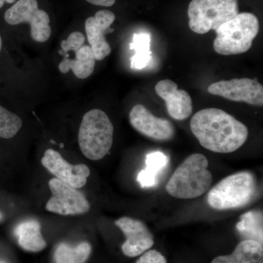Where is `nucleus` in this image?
Listing matches in <instances>:
<instances>
[{
    "label": "nucleus",
    "instance_id": "nucleus-7",
    "mask_svg": "<svg viewBox=\"0 0 263 263\" xmlns=\"http://www.w3.org/2000/svg\"><path fill=\"white\" fill-rule=\"evenodd\" d=\"M5 20L10 25L29 23L31 37L37 42H46L51 37L49 15L39 9L37 0H18L6 10Z\"/></svg>",
    "mask_w": 263,
    "mask_h": 263
},
{
    "label": "nucleus",
    "instance_id": "nucleus-28",
    "mask_svg": "<svg viewBox=\"0 0 263 263\" xmlns=\"http://www.w3.org/2000/svg\"><path fill=\"white\" fill-rule=\"evenodd\" d=\"M2 46H3V41H2L1 35H0V51L2 49Z\"/></svg>",
    "mask_w": 263,
    "mask_h": 263
},
{
    "label": "nucleus",
    "instance_id": "nucleus-5",
    "mask_svg": "<svg viewBox=\"0 0 263 263\" xmlns=\"http://www.w3.org/2000/svg\"><path fill=\"white\" fill-rule=\"evenodd\" d=\"M114 128L103 110L93 109L87 112L81 122L79 143L85 157L91 160H102L111 148Z\"/></svg>",
    "mask_w": 263,
    "mask_h": 263
},
{
    "label": "nucleus",
    "instance_id": "nucleus-14",
    "mask_svg": "<svg viewBox=\"0 0 263 263\" xmlns=\"http://www.w3.org/2000/svg\"><path fill=\"white\" fill-rule=\"evenodd\" d=\"M157 94L165 101L169 115L176 120L187 119L193 113V101L187 91L178 89L174 81L162 80L155 86Z\"/></svg>",
    "mask_w": 263,
    "mask_h": 263
},
{
    "label": "nucleus",
    "instance_id": "nucleus-13",
    "mask_svg": "<svg viewBox=\"0 0 263 263\" xmlns=\"http://www.w3.org/2000/svg\"><path fill=\"white\" fill-rule=\"evenodd\" d=\"M115 18L113 12L102 10L97 12L95 16L86 19L85 22L86 35L95 60H103L111 52V48L105 40V34L110 30Z\"/></svg>",
    "mask_w": 263,
    "mask_h": 263
},
{
    "label": "nucleus",
    "instance_id": "nucleus-20",
    "mask_svg": "<svg viewBox=\"0 0 263 263\" xmlns=\"http://www.w3.org/2000/svg\"><path fill=\"white\" fill-rule=\"evenodd\" d=\"M91 252V245L87 242H82L74 247L62 243L55 250V263H85Z\"/></svg>",
    "mask_w": 263,
    "mask_h": 263
},
{
    "label": "nucleus",
    "instance_id": "nucleus-4",
    "mask_svg": "<svg viewBox=\"0 0 263 263\" xmlns=\"http://www.w3.org/2000/svg\"><path fill=\"white\" fill-rule=\"evenodd\" d=\"M259 30V21L255 15L238 13L216 29L214 51L224 56L245 53L252 47Z\"/></svg>",
    "mask_w": 263,
    "mask_h": 263
},
{
    "label": "nucleus",
    "instance_id": "nucleus-27",
    "mask_svg": "<svg viewBox=\"0 0 263 263\" xmlns=\"http://www.w3.org/2000/svg\"><path fill=\"white\" fill-rule=\"evenodd\" d=\"M5 3V0H0V8L3 7Z\"/></svg>",
    "mask_w": 263,
    "mask_h": 263
},
{
    "label": "nucleus",
    "instance_id": "nucleus-26",
    "mask_svg": "<svg viewBox=\"0 0 263 263\" xmlns=\"http://www.w3.org/2000/svg\"><path fill=\"white\" fill-rule=\"evenodd\" d=\"M7 3H9V4H13L15 2V0H5Z\"/></svg>",
    "mask_w": 263,
    "mask_h": 263
},
{
    "label": "nucleus",
    "instance_id": "nucleus-12",
    "mask_svg": "<svg viewBox=\"0 0 263 263\" xmlns=\"http://www.w3.org/2000/svg\"><path fill=\"white\" fill-rule=\"evenodd\" d=\"M129 122L138 133L156 141H168L174 136V124L156 117L143 105H136L129 112Z\"/></svg>",
    "mask_w": 263,
    "mask_h": 263
},
{
    "label": "nucleus",
    "instance_id": "nucleus-2",
    "mask_svg": "<svg viewBox=\"0 0 263 263\" xmlns=\"http://www.w3.org/2000/svg\"><path fill=\"white\" fill-rule=\"evenodd\" d=\"M208 167L209 161L205 155H190L175 171L166 185V191L171 196L179 199L201 196L213 182L212 174Z\"/></svg>",
    "mask_w": 263,
    "mask_h": 263
},
{
    "label": "nucleus",
    "instance_id": "nucleus-22",
    "mask_svg": "<svg viewBox=\"0 0 263 263\" xmlns=\"http://www.w3.org/2000/svg\"><path fill=\"white\" fill-rule=\"evenodd\" d=\"M22 119L0 105V138H13L22 127Z\"/></svg>",
    "mask_w": 263,
    "mask_h": 263
},
{
    "label": "nucleus",
    "instance_id": "nucleus-3",
    "mask_svg": "<svg viewBox=\"0 0 263 263\" xmlns=\"http://www.w3.org/2000/svg\"><path fill=\"white\" fill-rule=\"evenodd\" d=\"M255 177L242 171L224 178L209 191L208 204L216 210L239 209L252 202L257 196Z\"/></svg>",
    "mask_w": 263,
    "mask_h": 263
},
{
    "label": "nucleus",
    "instance_id": "nucleus-23",
    "mask_svg": "<svg viewBox=\"0 0 263 263\" xmlns=\"http://www.w3.org/2000/svg\"><path fill=\"white\" fill-rule=\"evenodd\" d=\"M85 37L84 34L80 32L71 33L67 40L62 41L61 43L62 51L60 53H67L72 51H76L84 46Z\"/></svg>",
    "mask_w": 263,
    "mask_h": 263
},
{
    "label": "nucleus",
    "instance_id": "nucleus-8",
    "mask_svg": "<svg viewBox=\"0 0 263 263\" xmlns=\"http://www.w3.org/2000/svg\"><path fill=\"white\" fill-rule=\"evenodd\" d=\"M52 196L46 204L48 212L61 215H77L89 212L90 204L77 189L57 179L48 182Z\"/></svg>",
    "mask_w": 263,
    "mask_h": 263
},
{
    "label": "nucleus",
    "instance_id": "nucleus-11",
    "mask_svg": "<svg viewBox=\"0 0 263 263\" xmlns=\"http://www.w3.org/2000/svg\"><path fill=\"white\" fill-rule=\"evenodd\" d=\"M42 164L48 171L70 186L76 189L83 187L90 175L89 167L84 164H72L67 162L59 152L48 149L45 152Z\"/></svg>",
    "mask_w": 263,
    "mask_h": 263
},
{
    "label": "nucleus",
    "instance_id": "nucleus-10",
    "mask_svg": "<svg viewBox=\"0 0 263 263\" xmlns=\"http://www.w3.org/2000/svg\"><path fill=\"white\" fill-rule=\"evenodd\" d=\"M115 224L125 235L126 240L122 249L127 257L141 255L155 245L154 235L143 221L124 216L117 219Z\"/></svg>",
    "mask_w": 263,
    "mask_h": 263
},
{
    "label": "nucleus",
    "instance_id": "nucleus-19",
    "mask_svg": "<svg viewBox=\"0 0 263 263\" xmlns=\"http://www.w3.org/2000/svg\"><path fill=\"white\" fill-rule=\"evenodd\" d=\"M262 212L259 211L245 213L236 224L237 231L245 240H255L262 245Z\"/></svg>",
    "mask_w": 263,
    "mask_h": 263
},
{
    "label": "nucleus",
    "instance_id": "nucleus-15",
    "mask_svg": "<svg viewBox=\"0 0 263 263\" xmlns=\"http://www.w3.org/2000/svg\"><path fill=\"white\" fill-rule=\"evenodd\" d=\"M75 60L64 57L59 65L62 73H67L70 70L79 79H85L93 73L95 67V59L89 46H83L75 51Z\"/></svg>",
    "mask_w": 263,
    "mask_h": 263
},
{
    "label": "nucleus",
    "instance_id": "nucleus-25",
    "mask_svg": "<svg viewBox=\"0 0 263 263\" xmlns=\"http://www.w3.org/2000/svg\"><path fill=\"white\" fill-rule=\"evenodd\" d=\"M90 4L98 6L110 7L115 4L116 0H86Z\"/></svg>",
    "mask_w": 263,
    "mask_h": 263
},
{
    "label": "nucleus",
    "instance_id": "nucleus-17",
    "mask_svg": "<svg viewBox=\"0 0 263 263\" xmlns=\"http://www.w3.org/2000/svg\"><path fill=\"white\" fill-rule=\"evenodd\" d=\"M18 245L25 250L38 252L46 248V242L41 233V224L35 220L23 221L15 228Z\"/></svg>",
    "mask_w": 263,
    "mask_h": 263
},
{
    "label": "nucleus",
    "instance_id": "nucleus-24",
    "mask_svg": "<svg viewBox=\"0 0 263 263\" xmlns=\"http://www.w3.org/2000/svg\"><path fill=\"white\" fill-rule=\"evenodd\" d=\"M136 263H167V260L158 251L149 249L142 254Z\"/></svg>",
    "mask_w": 263,
    "mask_h": 263
},
{
    "label": "nucleus",
    "instance_id": "nucleus-6",
    "mask_svg": "<svg viewBox=\"0 0 263 263\" xmlns=\"http://www.w3.org/2000/svg\"><path fill=\"white\" fill-rule=\"evenodd\" d=\"M238 14V0H192L189 5V26L203 34L216 30Z\"/></svg>",
    "mask_w": 263,
    "mask_h": 263
},
{
    "label": "nucleus",
    "instance_id": "nucleus-21",
    "mask_svg": "<svg viewBox=\"0 0 263 263\" xmlns=\"http://www.w3.org/2000/svg\"><path fill=\"white\" fill-rule=\"evenodd\" d=\"M151 37L147 33L135 34L130 49L135 50L136 53L131 58V67L134 70L145 68L152 60V51L150 49Z\"/></svg>",
    "mask_w": 263,
    "mask_h": 263
},
{
    "label": "nucleus",
    "instance_id": "nucleus-16",
    "mask_svg": "<svg viewBox=\"0 0 263 263\" xmlns=\"http://www.w3.org/2000/svg\"><path fill=\"white\" fill-rule=\"evenodd\" d=\"M212 263H263L262 245L255 240H243L233 253L219 256Z\"/></svg>",
    "mask_w": 263,
    "mask_h": 263
},
{
    "label": "nucleus",
    "instance_id": "nucleus-9",
    "mask_svg": "<svg viewBox=\"0 0 263 263\" xmlns=\"http://www.w3.org/2000/svg\"><path fill=\"white\" fill-rule=\"evenodd\" d=\"M210 94L222 97L235 102H245L250 105H263V87L256 79H232L221 81L208 87Z\"/></svg>",
    "mask_w": 263,
    "mask_h": 263
},
{
    "label": "nucleus",
    "instance_id": "nucleus-30",
    "mask_svg": "<svg viewBox=\"0 0 263 263\" xmlns=\"http://www.w3.org/2000/svg\"><path fill=\"white\" fill-rule=\"evenodd\" d=\"M0 263H7L6 262H4V261L0 260Z\"/></svg>",
    "mask_w": 263,
    "mask_h": 263
},
{
    "label": "nucleus",
    "instance_id": "nucleus-29",
    "mask_svg": "<svg viewBox=\"0 0 263 263\" xmlns=\"http://www.w3.org/2000/svg\"><path fill=\"white\" fill-rule=\"evenodd\" d=\"M3 219V215H2L1 213H0V220H2Z\"/></svg>",
    "mask_w": 263,
    "mask_h": 263
},
{
    "label": "nucleus",
    "instance_id": "nucleus-18",
    "mask_svg": "<svg viewBox=\"0 0 263 263\" xmlns=\"http://www.w3.org/2000/svg\"><path fill=\"white\" fill-rule=\"evenodd\" d=\"M168 164V157L161 152H152L146 158V168L142 170L138 175V183L142 188H152L158 183L160 173Z\"/></svg>",
    "mask_w": 263,
    "mask_h": 263
},
{
    "label": "nucleus",
    "instance_id": "nucleus-1",
    "mask_svg": "<svg viewBox=\"0 0 263 263\" xmlns=\"http://www.w3.org/2000/svg\"><path fill=\"white\" fill-rule=\"evenodd\" d=\"M190 129L203 148L216 153L235 152L245 144L249 136L245 124L218 108L197 112L190 121Z\"/></svg>",
    "mask_w": 263,
    "mask_h": 263
}]
</instances>
